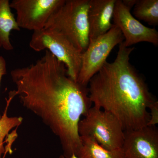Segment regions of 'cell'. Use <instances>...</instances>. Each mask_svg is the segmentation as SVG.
I'll list each match as a JSON object with an SVG mask.
<instances>
[{"instance_id": "7a4b0ae2", "label": "cell", "mask_w": 158, "mask_h": 158, "mask_svg": "<svg viewBox=\"0 0 158 158\" xmlns=\"http://www.w3.org/2000/svg\"><path fill=\"white\" fill-rule=\"evenodd\" d=\"M113 62L105 63L88 83V94L94 106L113 114L124 131L146 126L148 108L156 100L144 79L130 62L134 48L123 42Z\"/></svg>"}, {"instance_id": "9a60e30c", "label": "cell", "mask_w": 158, "mask_h": 158, "mask_svg": "<svg viewBox=\"0 0 158 158\" xmlns=\"http://www.w3.org/2000/svg\"><path fill=\"white\" fill-rule=\"evenodd\" d=\"M149 121L146 126H156L158 123V102L156 100L150 105Z\"/></svg>"}, {"instance_id": "d6986e66", "label": "cell", "mask_w": 158, "mask_h": 158, "mask_svg": "<svg viewBox=\"0 0 158 158\" xmlns=\"http://www.w3.org/2000/svg\"><path fill=\"white\" fill-rule=\"evenodd\" d=\"M1 156H2V155H1V154H0V158H1Z\"/></svg>"}, {"instance_id": "52a82bcc", "label": "cell", "mask_w": 158, "mask_h": 158, "mask_svg": "<svg viewBox=\"0 0 158 158\" xmlns=\"http://www.w3.org/2000/svg\"><path fill=\"white\" fill-rule=\"evenodd\" d=\"M65 0H13L11 9L16 11L20 28L36 31L44 28L49 19Z\"/></svg>"}, {"instance_id": "4fadbf2b", "label": "cell", "mask_w": 158, "mask_h": 158, "mask_svg": "<svg viewBox=\"0 0 158 158\" xmlns=\"http://www.w3.org/2000/svg\"><path fill=\"white\" fill-rule=\"evenodd\" d=\"M134 17L151 26L158 25V0H137L133 9Z\"/></svg>"}, {"instance_id": "e0dca14e", "label": "cell", "mask_w": 158, "mask_h": 158, "mask_svg": "<svg viewBox=\"0 0 158 158\" xmlns=\"http://www.w3.org/2000/svg\"><path fill=\"white\" fill-rule=\"evenodd\" d=\"M137 1V0H122V2L125 6L131 10L135 5Z\"/></svg>"}, {"instance_id": "8fae6325", "label": "cell", "mask_w": 158, "mask_h": 158, "mask_svg": "<svg viewBox=\"0 0 158 158\" xmlns=\"http://www.w3.org/2000/svg\"><path fill=\"white\" fill-rule=\"evenodd\" d=\"M9 0H0V47L6 51L13 49L10 40L12 31H19Z\"/></svg>"}, {"instance_id": "5bb4252c", "label": "cell", "mask_w": 158, "mask_h": 158, "mask_svg": "<svg viewBox=\"0 0 158 158\" xmlns=\"http://www.w3.org/2000/svg\"><path fill=\"white\" fill-rule=\"evenodd\" d=\"M11 100V98L6 99V106L2 117L0 118V154L2 155L6 152L4 147V140L9 132L13 128L18 127L22 123L23 118L19 117H9L7 111Z\"/></svg>"}, {"instance_id": "9c48e42d", "label": "cell", "mask_w": 158, "mask_h": 158, "mask_svg": "<svg viewBox=\"0 0 158 158\" xmlns=\"http://www.w3.org/2000/svg\"><path fill=\"white\" fill-rule=\"evenodd\" d=\"M122 149L125 158H158L157 129L145 126L124 131Z\"/></svg>"}, {"instance_id": "30bf717a", "label": "cell", "mask_w": 158, "mask_h": 158, "mask_svg": "<svg viewBox=\"0 0 158 158\" xmlns=\"http://www.w3.org/2000/svg\"><path fill=\"white\" fill-rule=\"evenodd\" d=\"M116 2V0L89 1L88 18L90 41L106 34L113 27Z\"/></svg>"}, {"instance_id": "7c38bea8", "label": "cell", "mask_w": 158, "mask_h": 158, "mask_svg": "<svg viewBox=\"0 0 158 158\" xmlns=\"http://www.w3.org/2000/svg\"><path fill=\"white\" fill-rule=\"evenodd\" d=\"M81 137V136H80ZM81 147L78 156L81 158H125L122 149L109 150L93 138L81 137Z\"/></svg>"}, {"instance_id": "8992f818", "label": "cell", "mask_w": 158, "mask_h": 158, "mask_svg": "<svg viewBox=\"0 0 158 158\" xmlns=\"http://www.w3.org/2000/svg\"><path fill=\"white\" fill-rule=\"evenodd\" d=\"M114 25V24H113ZM124 41L120 29L113 25L107 33L89 41L82 53L81 63L77 82L88 87L90 79L101 69L113 48Z\"/></svg>"}, {"instance_id": "ac0fdd59", "label": "cell", "mask_w": 158, "mask_h": 158, "mask_svg": "<svg viewBox=\"0 0 158 158\" xmlns=\"http://www.w3.org/2000/svg\"><path fill=\"white\" fill-rule=\"evenodd\" d=\"M81 158V157H80L77 156H76L75 155H73L72 156H71L69 158H66L63 155H61L59 157V158Z\"/></svg>"}, {"instance_id": "6da1fadb", "label": "cell", "mask_w": 158, "mask_h": 158, "mask_svg": "<svg viewBox=\"0 0 158 158\" xmlns=\"http://www.w3.org/2000/svg\"><path fill=\"white\" fill-rule=\"evenodd\" d=\"M16 87L9 98L17 97L23 106L42 120L59 138L63 155L77 156L81 147L78 124L91 107L88 87L69 76L65 65L48 51L26 67L10 72Z\"/></svg>"}, {"instance_id": "ba28073f", "label": "cell", "mask_w": 158, "mask_h": 158, "mask_svg": "<svg viewBox=\"0 0 158 158\" xmlns=\"http://www.w3.org/2000/svg\"><path fill=\"white\" fill-rule=\"evenodd\" d=\"M131 10L126 7L122 0H116L113 12V24L121 31L123 41L126 47L138 43L148 42L158 45V32L154 28L142 24L132 15Z\"/></svg>"}, {"instance_id": "2e32d148", "label": "cell", "mask_w": 158, "mask_h": 158, "mask_svg": "<svg viewBox=\"0 0 158 158\" xmlns=\"http://www.w3.org/2000/svg\"><path fill=\"white\" fill-rule=\"evenodd\" d=\"M7 73L6 69V60L4 57L0 56V85H1V81L3 76L5 75ZM2 116L0 115V118Z\"/></svg>"}, {"instance_id": "5b68a950", "label": "cell", "mask_w": 158, "mask_h": 158, "mask_svg": "<svg viewBox=\"0 0 158 158\" xmlns=\"http://www.w3.org/2000/svg\"><path fill=\"white\" fill-rule=\"evenodd\" d=\"M29 46L36 52L48 51L65 64L69 76L77 82L82 53L64 35L52 29L44 28L34 31Z\"/></svg>"}, {"instance_id": "277c9868", "label": "cell", "mask_w": 158, "mask_h": 158, "mask_svg": "<svg viewBox=\"0 0 158 158\" xmlns=\"http://www.w3.org/2000/svg\"><path fill=\"white\" fill-rule=\"evenodd\" d=\"M81 137L93 138L109 150L121 149L124 130L119 120L113 114L100 108L91 107L78 124Z\"/></svg>"}, {"instance_id": "3957f363", "label": "cell", "mask_w": 158, "mask_h": 158, "mask_svg": "<svg viewBox=\"0 0 158 158\" xmlns=\"http://www.w3.org/2000/svg\"><path fill=\"white\" fill-rule=\"evenodd\" d=\"M90 0H65L51 15L44 29L58 31L81 53L89 43L88 13Z\"/></svg>"}]
</instances>
